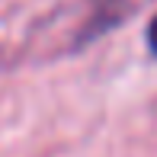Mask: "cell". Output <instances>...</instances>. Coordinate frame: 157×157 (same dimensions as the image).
Masks as SVG:
<instances>
[{
  "label": "cell",
  "instance_id": "cell-1",
  "mask_svg": "<svg viewBox=\"0 0 157 157\" xmlns=\"http://www.w3.org/2000/svg\"><path fill=\"white\" fill-rule=\"evenodd\" d=\"M135 3L138 0H96V13H93L90 23H93V29H99V26H116V19L132 13Z\"/></svg>",
  "mask_w": 157,
  "mask_h": 157
}]
</instances>
